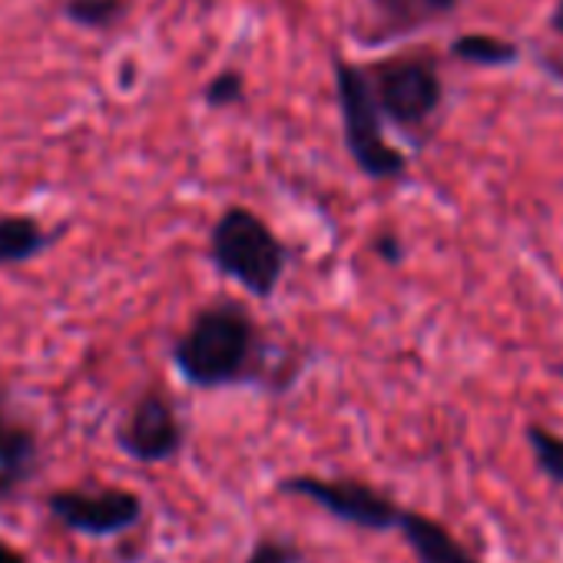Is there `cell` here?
I'll list each match as a JSON object with an SVG mask.
<instances>
[{
  "label": "cell",
  "instance_id": "1",
  "mask_svg": "<svg viewBox=\"0 0 563 563\" xmlns=\"http://www.w3.org/2000/svg\"><path fill=\"white\" fill-rule=\"evenodd\" d=\"M173 365L189 388L222 391L262 385L286 391L299 378V365H275L272 345L255 316L232 299L202 306L173 342Z\"/></svg>",
  "mask_w": 563,
  "mask_h": 563
},
{
  "label": "cell",
  "instance_id": "2",
  "mask_svg": "<svg viewBox=\"0 0 563 563\" xmlns=\"http://www.w3.org/2000/svg\"><path fill=\"white\" fill-rule=\"evenodd\" d=\"M209 262L242 292L268 302L289 272L292 252L255 209L225 206L209 229Z\"/></svg>",
  "mask_w": 563,
  "mask_h": 563
},
{
  "label": "cell",
  "instance_id": "3",
  "mask_svg": "<svg viewBox=\"0 0 563 563\" xmlns=\"http://www.w3.org/2000/svg\"><path fill=\"white\" fill-rule=\"evenodd\" d=\"M365 70L385 123L401 130L418 146L428 143L444 110V77L438 57L431 51H405Z\"/></svg>",
  "mask_w": 563,
  "mask_h": 563
},
{
  "label": "cell",
  "instance_id": "4",
  "mask_svg": "<svg viewBox=\"0 0 563 563\" xmlns=\"http://www.w3.org/2000/svg\"><path fill=\"white\" fill-rule=\"evenodd\" d=\"M332 74H335L342 136H345V150H349L355 169L372 183L405 179L411 169V159L385 133V117L375 103L368 70L362 64H352L349 57H335Z\"/></svg>",
  "mask_w": 563,
  "mask_h": 563
},
{
  "label": "cell",
  "instance_id": "5",
  "mask_svg": "<svg viewBox=\"0 0 563 563\" xmlns=\"http://www.w3.org/2000/svg\"><path fill=\"white\" fill-rule=\"evenodd\" d=\"M278 487H282V494L306 497V500L319 504L322 510H329L335 520H342L349 527L372 530V533L398 530L401 504H395L385 490H378L358 477L296 474V477H286Z\"/></svg>",
  "mask_w": 563,
  "mask_h": 563
},
{
  "label": "cell",
  "instance_id": "6",
  "mask_svg": "<svg viewBox=\"0 0 563 563\" xmlns=\"http://www.w3.org/2000/svg\"><path fill=\"white\" fill-rule=\"evenodd\" d=\"M51 517L84 537H120L143 520V497L126 487H64L47 494Z\"/></svg>",
  "mask_w": 563,
  "mask_h": 563
},
{
  "label": "cell",
  "instance_id": "7",
  "mask_svg": "<svg viewBox=\"0 0 563 563\" xmlns=\"http://www.w3.org/2000/svg\"><path fill=\"white\" fill-rule=\"evenodd\" d=\"M117 444L136 464H166L186 444V428L173 398L159 388L143 391L117 428Z\"/></svg>",
  "mask_w": 563,
  "mask_h": 563
},
{
  "label": "cell",
  "instance_id": "8",
  "mask_svg": "<svg viewBox=\"0 0 563 563\" xmlns=\"http://www.w3.org/2000/svg\"><path fill=\"white\" fill-rule=\"evenodd\" d=\"M461 11V0H365V21L358 41L365 47H385L444 24Z\"/></svg>",
  "mask_w": 563,
  "mask_h": 563
},
{
  "label": "cell",
  "instance_id": "9",
  "mask_svg": "<svg viewBox=\"0 0 563 563\" xmlns=\"http://www.w3.org/2000/svg\"><path fill=\"white\" fill-rule=\"evenodd\" d=\"M41 471V438L31 421H24L0 398V477L14 490L31 484Z\"/></svg>",
  "mask_w": 563,
  "mask_h": 563
},
{
  "label": "cell",
  "instance_id": "10",
  "mask_svg": "<svg viewBox=\"0 0 563 563\" xmlns=\"http://www.w3.org/2000/svg\"><path fill=\"white\" fill-rule=\"evenodd\" d=\"M398 530H401V537L411 547L418 563H481L441 520H434L421 510L401 507Z\"/></svg>",
  "mask_w": 563,
  "mask_h": 563
},
{
  "label": "cell",
  "instance_id": "11",
  "mask_svg": "<svg viewBox=\"0 0 563 563\" xmlns=\"http://www.w3.org/2000/svg\"><path fill=\"white\" fill-rule=\"evenodd\" d=\"M64 229H47L31 212H8L0 216V268H14L41 258L60 242Z\"/></svg>",
  "mask_w": 563,
  "mask_h": 563
},
{
  "label": "cell",
  "instance_id": "12",
  "mask_svg": "<svg viewBox=\"0 0 563 563\" xmlns=\"http://www.w3.org/2000/svg\"><path fill=\"white\" fill-rule=\"evenodd\" d=\"M448 51L457 64L484 67V70H504V67L520 64V47L497 34H461L451 41Z\"/></svg>",
  "mask_w": 563,
  "mask_h": 563
},
{
  "label": "cell",
  "instance_id": "13",
  "mask_svg": "<svg viewBox=\"0 0 563 563\" xmlns=\"http://www.w3.org/2000/svg\"><path fill=\"white\" fill-rule=\"evenodd\" d=\"M60 11L74 27L113 31L130 14V0H64Z\"/></svg>",
  "mask_w": 563,
  "mask_h": 563
},
{
  "label": "cell",
  "instance_id": "14",
  "mask_svg": "<svg viewBox=\"0 0 563 563\" xmlns=\"http://www.w3.org/2000/svg\"><path fill=\"white\" fill-rule=\"evenodd\" d=\"M523 438H527V448L533 454L537 471L563 487V438L556 431L543 428V424H527Z\"/></svg>",
  "mask_w": 563,
  "mask_h": 563
},
{
  "label": "cell",
  "instance_id": "15",
  "mask_svg": "<svg viewBox=\"0 0 563 563\" xmlns=\"http://www.w3.org/2000/svg\"><path fill=\"white\" fill-rule=\"evenodd\" d=\"M202 100L209 110H229V107H239L245 100V77L239 70H219L206 90H202Z\"/></svg>",
  "mask_w": 563,
  "mask_h": 563
},
{
  "label": "cell",
  "instance_id": "16",
  "mask_svg": "<svg viewBox=\"0 0 563 563\" xmlns=\"http://www.w3.org/2000/svg\"><path fill=\"white\" fill-rule=\"evenodd\" d=\"M302 547L289 537H262L252 543L242 563H302Z\"/></svg>",
  "mask_w": 563,
  "mask_h": 563
},
{
  "label": "cell",
  "instance_id": "17",
  "mask_svg": "<svg viewBox=\"0 0 563 563\" xmlns=\"http://www.w3.org/2000/svg\"><path fill=\"white\" fill-rule=\"evenodd\" d=\"M372 249H375V255H378L382 262H388V265H401V262H405V245H401V239H398L395 232H378L375 242H372Z\"/></svg>",
  "mask_w": 563,
  "mask_h": 563
},
{
  "label": "cell",
  "instance_id": "18",
  "mask_svg": "<svg viewBox=\"0 0 563 563\" xmlns=\"http://www.w3.org/2000/svg\"><path fill=\"white\" fill-rule=\"evenodd\" d=\"M0 563H27V556L18 547H11L8 540H0Z\"/></svg>",
  "mask_w": 563,
  "mask_h": 563
},
{
  "label": "cell",
  "instance_id": "19",
  "mask_svg": "<svg viewBox=\"0 0 563 563\" xmlns=\"http://www.w3.org/2000/svg\"><path fill=\"white\" fill-rule=\"evenodd\" d=\"M550 31L556 34V37H563V0H556V4H553V11H550Z\"/></svg>",
  "mask_w": 563,
  "mask_h": 563
},
{
  "label": "cell",
  "instance_id": "20",
  "mask_svg": "<svg viewBox=\"0 0 563 563\" xmlns=\"http://www.w3.org/2000/svg\"><path fill=\"white\" fill-rule=\"evenodd\" d=\"M14 494H18V490H14V487H11V484L4 481V477H0V500H11Z\"/></svg>",
  "mask_w": 563,
  "mask_h": 563
}]
</instances>
